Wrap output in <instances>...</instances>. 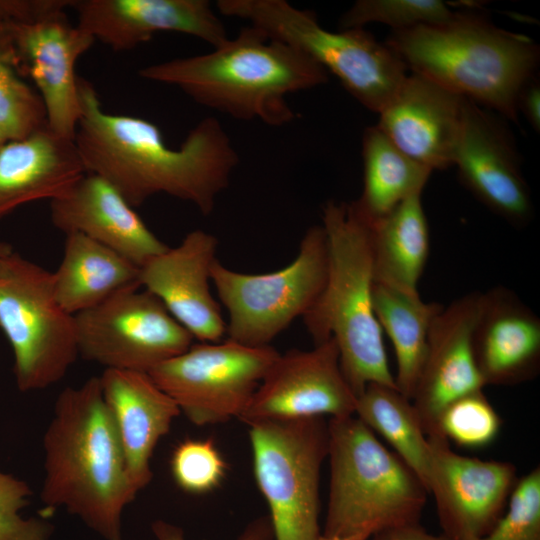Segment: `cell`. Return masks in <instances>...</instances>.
I'll list each match as a JSON object with an SVG mask.
<instances>
[{"mask_svg":"<svg viewBox=\"0 0 540 540\" xmlns=\"http://www.w3.org/2000/svg\"><path fill=\"white\" fill-rule=\"evenodd\" d=\"M79 356L105 369L149 373L193 336L144 288L123 290L75 316Z\"/></svg>","mask_w":540,"mask_h":540,"instance_id":"12","label":"cell"},{"mask_svg":"<svg viewBox=\"0 0 540 540\" xmlns=\"http://www.w3.org/2000/svg\"><path fill=\"white\" fill-rule=\"evenodd\" d=\"M81 115L74 144L87 173L109 182L133 207L166 194L209 215L238 165L220 122L200 121L178 148L165 143L152 122L105 112L93 85L78 78Z\"/></svg>","mask_w":540,"mask_h":540,"instance_id":"1","label":"cell"},{"mask_svg":"<svg viewBox=\"0 0 540 540\" xmlns=\"http://www.w3.org/2000/svg\"><path fill=\"white\" fill-rule=\"evenodd\" d=\"M5 245L4 242H0V249Z\"/></svg>","mask_w":540,"mask_h":540,"instance_id":"41","label":"cell"},{"mask_svg":"<svg viewBox=\"0 0 540 540\" xmlns=\"http://www.w3.org/2000/svg\"><path fill=\"white\" fill-rule=\"evenodd\" d=\"M0 329L21 392L55 385L79 356L75 317L57 302L52 273L6 243L0 249Z\"/></svg>","mask_w":540,"mask_h":540,"instance_id":"8","label":"cell"},{"mask_svg":"<svg viewBox=\"0 0 540 540\" xmlns=\"http://www.w3.org/2000/svg\"><path fill=\"white\" fill-rule=\"evenodd\" d=\"M473 540H540V470L515 483L508 509L484 536Z\"/></svg>","mask_w":540,"mask_h":540,"instance_id":"34","label":"cell"},{"mask_svg":"<svg viewBox=\"0 0 540 540\" xmlns=\"http://www.w3.org/2000/svg\"><path fill=\"white\" fill-rule=\"evenodd\" d=\"M314 345L279 354L239 419L248 424L355 415L357 396L342 373L335 340Z\"/></svg>","mask_w":540,"mask_h":540,"instance_id":"14","label":"cell"},{"mask_svg":"<svg viewBox=\"0 0 540 540\" xmlns=\"http://www.w3.org/2000/svg\"><path fill=\"white\" fill-rule=\"evenodd\" d=\"M421 196L413 194L371 223L374 280L417 290L430 249Z\"/></svg>","mask_w":540,"mask_h":540,"instance_id":"27","label":"cell"},{"mask_svg":"<svg viewBox=\"0 0 540 540\" xmlns=\"http://www.w3.org/2000/svg\"><path fill=\"white\" fill-rule=\"evenodd\" d=\"M328 274L302 317L314 344L333 338L342 373L358 397L370 383L397 388L373 309L371 223L355 202L328 201L322 210ZM398 389V388H397Z\"/></svg>","mask_w":540,"mask_h":540,"instance_id":"5","label":"cell"},{"mask_svg":"<svg viewBox=\"0 0 540 540\" xmlns=\"http://www.w3.org/2000/svg\"><path fill=\"white\" fill-rule=\"evenodd\" d=\"M500 418L481 391L463 396L440 413L435 434L469 448L493 441L500 429Z\"/></svg>","mask_w":540,"mask_h":540,"instance_id":"31","label":"cell"},{"mask_svg":"<svg viewBox=\"0 0 540 540\" xmlns=\"http://www.w3.org/2000/svg\"><path fill=\"white\" fill-rule=\"evenodd\" d=\"M372 301L378 323L386 331L395 350L396 386L411 400L424 363L430 328L444 306L437 302H424L418 290L376 280L373 282Z\"/></svg>","mask_w":540,"mask_h":540,"instance_id":"26","label":"cell"},{"mask_svg":"<svg viewBox=\"0 0 540 540\" xmlns=\"http://www.w3.org/2000/svg\"><path fill=\"white\" fill-rule=\"evenodd\" d=\"M140 268L80 233L66 235L62 260L52 273L57 302L75 316L111 296L140 286Z\"/></svg>","mask_w":540,"mask_h":540,"instance_id":"25","label":"cell"},{"mask_svg":"<svg viewBox=\"0 0 540 540\" xmlns=\"http://www.w3.org/2000/svg\"><path fill=\"white\" fill-rule=\"evenodd\" d=\"M40 499L63 508L104 540H122V515L135 490L99 377L58 395L43 437Z\"/></svg>","mask_w":540,"mask_h":540,"instance_id":"2","label":"cell"},{"mask_svg":"<svg viewBox=\"0 0 540 540\" xmlns=\"http://www.w3.org/2000/svg\"><path fill=\"white\" fill-rule=\"evenodd\" d=\"M170 469L176 485L186 493L211 492L223 481L227 464L211 439H185L173 450Z\"/></svg>","mask_w":540,"mask_h":540,"instance_id":"33","label":"cell"},{"mask_svg":"<svg viewBox=\"0 0 540 540\" xmlns=\"http://www.w3.org/2000/svg\"><path fill=\"white\" fill-rule=\"evenodd\" d=\"M355 415L388 441L427 490L430 443L411 400L397 388L370 383L357 397Z\"/></svg>","mask_w":540,"mask_h":540,"instance_id":"29","label":"cell"},{"mask_svg":"<svg viewBox=\"0 0 540 540\" xmlns=\"http://www.w3.org/2000/svg\"><path fill=\"white\" fill-rule=\"evenodd\" d=\"M216 6L306 54L371 111L380 113L408 75L400 57L363 28L329 31L312 12L285 0H219Z\"/></svg>","mask_w":540,"mask_h":540,"instance_id":"7","label":"cell"},{"mask_svg":"<svg viewBox=\"0 0 540 540\" xmlns=\"http://www.w3.org/2000/svg\"><path fill=\"white\" fill-rule=\"evenodd\" d=\"M151 530L156 540H187L181 527L165 520H155L151 525ZM237 540H274L268 516L252 520Z\"/></svg>","mask_w":540,"mask_h":540,"instance_id":"37","label":"cell"},{"mask_svg":"<svg viewBox=\"0 0 540 540\" xmlns=\"http://www.w3.org/2000/svg\"><path fill=\"white\" fill-rule=\"evenodd\" d=\"M466 98L415 73L380 112L376 126L407 156L433 170L453 166Z\"/></svg>","mask_w":540,"mask_h":540,"instance_id":"20","label":"cell"},{"mask_svg":"<svg viewBox=\"0 0 540 540\" xmlns=\"http://www.w3.org/2000/svg\"><path fill=\"white\" fill-rule=\"evenodd\" d=\"M457 12L439 0H359L342 16V29L363 28L369 23L388 25L392 31L418 25L440 24Z\"/></svg>","mask_w":540,"mask_h":540,"instance_id":"30","label":"cell"},{"mask_svg":"<svg viewBox=\"0 0 540 540\" xmlns=\"http://www.w3.org/2000/svg\"><path fill=\"white\" fill-rule=\"evenodd\" d=\"M428 439L427 490L434 495L443 536L473 540L486 535L503 515L515 485L514 466L457 454L441 436Z\"/></svg>","mask_w":540,"mask_h":540,"instance_id":"15","label":"cell"},{"mask_svg":"<svg viewBox=\"0 0 540 540\" xmlns=\"http://www.w3.org/2000/svg\"><path fill=\"white\" fill-rule=\"evenodd\" d=\"M96 40L65 12L33 23L0 25V57L37 86L56 134L74 140L81 115L76 62Z\"/></svg>","mask_w":540,"mask_h":540,"instance_id":"13","label":"cell"},{"mask_svg":"<svg viewBox=\"0 0 540 540\" xmlns=\"http://www.w3.org/2000/svg\"><path fill=\"white\" fill-rule=\"evenodd\" d=\"M327 274L328 245L322 225L306 231L295 259L277 271L241 273L217 260L211 282L228 313V339L252 347L268 346L314 305Z\"/></svg>","mask_w":540,"mask_h":540,"instance_id":"10","label":"cell"},{"mask_svg":"<svg viewBox=\"0 0 540 540\" xmlns=\"http://www.w3.org/2000/svg\"><path fill=\"white\" fill-rule=\"evenodd\" d=\"M330 488L322 534L346 536L419 524L424 485L355 415L330 418Z\"/></svg>","mask_w":540,"mask_h":540,"instance_id":"6","label":"cell"},{"mask_svg":"<svg viewBox=\"0 0 540 540\" xmlns=\"http://www.w3.org/2000/svg\"><path fill=\"white\" fill-rule=\"evenodd\" d=\"M481 299L482 292L463 295L443 307L433 320L411 398L427 437L435 434L437 419L445 407L485 386L472 342Z\"/></svg>","mask_w":540,"mask_h":540,"instance_id":"17","label":"cell"},{"mask_svg":"<svg viewBox=\"0 0 540 540\" xmlns=\"http://www.w3.org/2000/svg\"><path fill=\"white\" fill-rule=\"evenodd\" d=\"M74 0H0V25L33 23L71 8Z\"/></svg>","mask_w":540,"mask_h":540,"instance_id":"36","label":"cell"},{"mask_svg":"<svg viewBox=\"0 0 540 540\" xmlns=\"http://www.w3.org/2000/svg\"><path fill=\"white\" fill-rule=\"evenodd\" d=\"M373 540H449L443 535L428 533L419 524L382 530L373 535Z\"/></svg>","mask_w":540,"mask_h":540,"instance_id":"39","label":"cell"},{"mask_svg":"<svg viewBox=\"0 0 540 540\" xmlns=\"http://www.w3.org/2000/svg\"><path fill=\"white\" fill-rule=\"evenodd\" d=\"M363 191L355 204L375 222L416 193L433 172L402 152L376 125L363 135Z\"/></svg>","mask_w":540,"mask_h":540,"instance_id":"28","label":"cell"},{"mask_svg":"<svg viewBox=\"0 0 540 540\" xmlns=\"http://www.w3.org/2000/svg\"><path fill=\"white\" fill-rule=\"evenodd\" d=\"M217 248L214 235L196 229L140 268V286L154 294L194 339L204 343L219 342L226 334L220 305L210 291Z\"/></svg>","mask_w":540,"mask_h":540,"instance_id":"18","label":"cell"},{"mask_svg":"<svg viewBox=\"0 0 540 540\" xmlns=\"http://www.w3.org/2000/svg\"><path fill=\"white\" fill-rule=\"evenodd\" d=\"M31 495L24 480L0 470V540L51 539L54 527L50 522L20 514Z\"/></svg>","mask_w":540,"mask_h":540,"instance_id":"35","label":"cell"},{"mask_svg":"<svg viewBox=\"0 0 540 540\" xmlns=\"http://www.w3.org/2000/svg\"><path fill=\"white\" fill-rule=\"evenodd\" d=\"M517 111L525 116L535 131L540 128V86L536 77L529 80L519 93Z\"/></svg>","mask_w":540,"mask_h":540,"instance_id":"38","label":"cell"},{"mask_svg":"<svg viewBox=\"0 0 540 540\" xmlns=\"http://www.w3.org/2000/svg\"><path fill=\"white\" fill-rule=\"evenodd\" d=\"M279 354L270 345L200 342L149 375L193 424L224 423L241 417Z\"/></svg>","mask_w":540,"mask_h":540,"instance_id":"11","label":"cell"},{"mask_svg":"<svg viewBox=\"0 0 540 540\" xmlns=\"http://www.w3.org/2000/svg\"><path fill=\"white\" fill-rule=\"evenodd\" d=\"M9 140L7 138V136L5 135V133L3 132V130L1 129L0 127V148L5 144L7 143Z\"/></svg>","mask_w":540,"mask_h":540,"instance_id":"40","label":"cell"},{"mask_svg":"<svg viewBox=\"0 0 540 540\" xmlns=\"http://www.w3.org/2000/svg\"><path fill=\"white\" fill-rule=\"evenodd\" d=\"M50 219L65 235L83 234L139 268L169 248L109 182L93 173L50 201Z\"/></svg>","mask_w":540,"mask_h":540,"instance_id":"21","label":"cell"},{"mask_svg":"<svg viewBox=\"0 0 540 540\" xmlns=\"http://www.w3.org/2000/svg\"><path fill=\"white\" fill-rule=\"evenodd\" d=\"M138 74L176 86L203 106L271 126L294 119L289 94L328 81L327 71L306 54L253 25L209 53L149 65Z\"/></svg>","mask_w":540,"mask_h":540,"instance_id":"3","label":"cell"},{"mask_svg":"<svg viewBox=\"0 0 540 540\" xmlns=\"http://www.w3.org/2000/svg\"><path fill=\"white\" fill-rule=\"evenodd\" d=\"M78 26L114 51L130 50L157 32L183 33L217 47L225 27L206 0H74Z\"/></svg>","mask_w":540,"mask_h":540,"instance_id":"19","label":"cell"},{"mask_svg":"<svg viewBox=\"0 0 540 540\" xmlns=\"http://www.w3.org/2000/svg\"><path fill=\"white\" fill-rule=\"evenodd\" d=\"M257 486L274 540H319L320 472L328 454L324 417L247 424Z\"/></svg>","mask_w":540,"mask_h":540,"instance_id":"9","label":"cell"},{"mask_svg":"<svg viewBox=\"0 0 540 540\" xmlns=\"http://www.w3.org/2000/svg\"><path fill=\"white\" fill-rule=\"evenodd\" d=\"M453 166L461 183L515 226L533 215L531 194L511 134L495 112L466 99Z\"/></svg>","mask_w":540,"mask_h":540,"instance_id":"16","label":"cell"},{"mask_svg":"<svg viewBox=\"0 0 540 540\" xmlns=\"http://www.w3.org/2000/svg\"><path fill=\"white\" fill-rule=\"evenodd\" d=\"M47 126L42 98L0 57V127L9 141Z\"/></svg>","mask_w":540,"mask_h":540,"instance_id":"32","label":"cell"},{"mask_svg":"<svg viewBox=\"0 0 540 540\" xmlns=\"http://www.w3.org/2000/svg\"><path fill=\"white\" fill-rule=\"evenodd\" d=\"M74 140L48 125L0 148V219L18 207L64 195L84 174Z\"/></svg>","mask_w":540,"mask_h":540,"instance_id":"24","label":"cell"},{"mask_svg":"<svg viewBox=\"0 0 540 540\" xmlns=\"http://www.w3.org/2000/svg\"><path fill=\"white\" fill-rule=\"evenodd\" d=\"M472 342L485 385L521 383L539 372L540 319L504 286L482 293Z\"/></svg>","mask_w":540,"mask_h":540,"instance_id":"23","label":"cell"},{"mask_svg":"<svg viewBox=\"0 0 540 540\" xmlns=\"http://www.w3.org/2000/svg\"><path fill=\"white\" fill-rule=\"evenodd\" d=\"M386 44L411 73L517 123V99L536 75L530 38L468 13L440 24L392 31Z\"/></svg>","mask_w":540,"mask_h":540,"instance_id":"4","label":"cell"},{"mask_svg":"<svg viewBox=\"0 0 540 540\" xmlns=\"http://www.w3.org/2000/svg\"><path fill=\"white\" fill-rule=\"evenodd\" d=\"M99 379L129 478L139 493L152 480L154 450L180 409L149 373L105 369Z\"/></svg>","mask_w":540,"mask_h":540,"instance_id":"22","label":"cell"}]
</instances>
